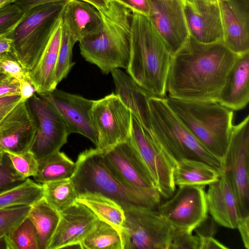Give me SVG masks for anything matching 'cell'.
I'll return each mask as SVG.
<instances>
[{
	"label": "cell",
	"instance_id": "obj_25",
	"mask_svg": "<svg viewBox=\"0 0 249 249\" xmlns=\"http://www.w3.org/2000/svg\"><path fill=\"white\" fill-rule=\"evenodd\" d=\"M221 173L201 161L184 159L177 161L174 180L178 186H205L218 180Z\"/></svg>",
	"mask_w": 249,
	"mask_h": 249
},
{
	"label": "cell",
	"instance_id": "obj_22",
	"mask_svg": "<svg viewBox=\"0 0 249 249\" xmlns=\"http://www.w3.org/2000/svg\"><path fill=\"white\" fill-rule=\"evenodd\" d=\"M249 52L237 56L229 71L217 102L231 110L244 108L249 101Z\"/></svg>",
	"mask_w": 249,
	"mask_h": 249
},
{
	"label": "cell",
	"instance_id": "obj_52",
	"mask_svg": "<svg viewBox=\"0 0 249 249\" xmlns=\"http://www.w3.org/2000/svg\"><path fill=\"white\" fill-rule=\"evenodd\" d=\"M3 74L0 71V76H1V75Z\"/></svg>",
	"mask_w": 249,
	"mask_h": 249
},
{
	"label": "cell",
	"instance_id": "obj_35",
	"mask_svg": "<svg viewBox=\"0 0 249 249\" xmlns=\"http://www.w3.org/2000/svg\"><path fill=\"white\" fill-rule=\"evenodd\" d=\"M16 172L24 178L34 177L38 170V160L30 151L23 153H16L5 151Z\"/></svg>",
	"mask_w": 249,
	"mask_h": 249
},
{
	"label": "cell",
	"instance_id": "obj_19",
	"mask_svg": "<svg viewBox=\"0 0 249 249\" xmlns=\"http://www.w3.org/2000/svg\"><path fill=\"white\" fill-rule=\"evenodd\" d=\"M184 11L192 37L203 43L223 42V30L217 3L185 0Z\"/></svg>",
	"mask_w": 249,
	"mask_h": 249
},
{
	"label": "cell",
	"instance_id": "obj_12",
	"mask_svg": "<svg viewBox=\"0 0 249 249\" xmlns=\"http://www.w3.org/2000/svg\"><path fill=\"white\" fill-rule=\"evenodd\" d=\"M129 140L147 168L161 197L176 191L174 171L177 161L170 157L132 115Z\"/></svg>",
	"mask_w": 249,
	"mask_h": 249
},
{
	"label": "cell",
	"instance_id": "obj_38",
	"mask_svg": "<svg viewBox=\"0 0 249 249\" xmlns=\"http://www.w3.org/2000/svg\"><path fill=\"white\" fill-rule=\"evenodd\" d=\"M26 179L16 172L5 154L0 164V193L19 184Z\"/></svg>",
	"mask_w": 249,
	"mask_h": 249
},
{
	"label": "cell",
	"instance_id": "obj_13",
	"mask_svg": "<svg viewBox=\"0 0 249 249\" xmlns=\"http://www.w3.org/2000/svg\"><path fill=\"white\" fill-rule=\"evenodd\" d=\"M241 217L249 216V116L232 126L225 160Z\"/></svg>",
	"mask_w": 249,
	"mask_h": 249
},
{
	"label": "cell",
	"instance_id": "obj_2",
	"mask_svg": "<svg viewBox=\"0 0 249 249\" xmlns=\"http://www.w3.org/2000/svg\"><path fill=\"white\" fill-rule=\"evenodd\" d=\"M132 13L130 56L126 71L152 95L163 98L172 54L148 17Z\"/></svg>",
	"mask_w": 249,
	"mask_h": 249
},
{
	"label": "cell",
	"instance_id": "obj_34",
	"mask_svg": "<svg viewBox=\"0 0 249 249\" xmlns=\"http://www.w3.org/2000/svg\"><path fill=\"white\" fill-rule=\"evenodd\" d=\"M31 206L18 205L0 209V237L7 235L24 220Z\"/></svg>",
	"mask_w": 249,
	"mask_h": 249
},
{
	"label": "cell",
	"instance_id": "obj_14",
	"mask_svg": "<svg viewBox=\"0 0 249 249\" xmlns=\"http://www.w3.org/2000/svg\"><path fill=\"white\" fill-rule=\"evenodd\" d=\"M205 186L181 185L158 212L174 229L192 232L208 216Z\"/></svg>",
	"mask_w": 249,
	"mask_h": 249
},
{
	"label": "cell",
	"instance_id": "obj_46",
	"mask_svg": "<svg viewBox=\"0 0 249 249\" xmlns=\"http://www.w3.org/2000/svg\"><path fill=\"white\" fill-rule=\"evenodd\" d=\"M63 0H14V3L19 6L25 12L40 5Z\"/></svg>",
	"mask_w": 249,
	"mask_h": 249
},
{
	"label": "cell",
	"instance_id": "obj_23",
	"mask_svg": "<svg viewBox=\"0 0 249 249\" xmlns=\"http://www.w3.org/2000/svg\"><path fill=\"white\" fill-rule=\"evenodd\" d=\"M61 18L63 25L74 44L96 34L103 24L99 12L81 0H70L62 12Z\"/></svg>",
	"mask_w": 249,
	"mask_h": 249
},
{
	"label": "cell",
	"instance_id": "obj_15",
	"mask_svg": "<svg viewBox=\"0 0 249 249\" xmlns=\"http://www.w3.org/2000/svg\"><path fill=\"white\" fill-rule=\"evenodd\" d=\"M148 18L172 55L185 43L190 34L183 0H148Z\"/></svg>",
	"mask_w": 249,
	"mask_h": 249
},
{
	"label": "cell",
	"instance_id": "obj_43",
	"mask_svg": "<svg viewBox=\"0 0 249 249\" xmlns=\"http://www.w3.org/2000/svg\"><path fill=\"white\" fill-rule=\"evenodd\" d=\"M129 8L132 12L148 16L149 6L148 0H115Z\"/></svg>",
	"mask_w": 249,
	"mask_h": 249
},
{
	"label": "cell",
	"instance_id": "obj_48",
	"mask_svg": "<svg viewBox=\"0 0 249 249\" xmlns=\"http://www.w3.org/2000/svg\"><path fill=\"white\" fill-rule=\"evenodd\" d=\"M12 40L10 38L0 36V55L8 52L12 50Z\"/></svg>",
	"mask_w": 249,
	"mask_h": 249
},
{
	"label": "cell",
	"instance_id": "obj_18",
	"mask_svg": "<svg viewBox=\"0 0 249 249\" xmlns=\"http://www.w3.org/2000/svg\"><path fill=\"white\" fill-rule=\"evenodd\" d=\"M223 42L235 54L249 52V0H217Z\"/></svg>",
	"mask_w": 249,
	"mask_h": 249
},
{
	"label": "cell",
	"instance_id": "obj_8",
	"mask_svg": "<svg viewBox=\"0 0 249 249\" xmlns=\"http://www.w3.org/2000/svg\"><path fill=\"white\" fill-rule=\"evenodd\" d=\"M123 249H169L173 228L158 212L143 207L124 211Z\"/></svg>",
	"mask_w": 249,
	"mask_h": 249
},
{
	"label": "cell",
	"instance_id": "obj_47",
	"mask_svg": "<svg viewBox=\"0 0 249 249\" xmlns=\"http://www.w3.org/2000/svg\"><path fill=\"white\" fill-rule=\"evenodd\" d=\"M198 237V249H227L228 247L216 240L214 237L204 238Z\"/></svg>",
	"mask_w": 249,
	"mask_h": 249
},
{
	"label": "cell",
	"instance_id": "obj_28",
	"mask_svg": "<svg viewBox=\"0 0 249 249\" xmlns=\"http://www.w3.org/2000/svg\"><path fill=\"white\" fill-rule=\"evenodd\" d=\"M38 166L34 180L40 184L71 178L76 169V163L60 151L38 160Z\"/></svg>",
	"mask_w": 249,
	"mask_h": 249
},
{
	"label": "cell",
	"instance_id": "obj_50",
	"mask_svg": "<svg viewBox=\"0 0 249 249\" xmlns=\"http://www.w3.org/2000/svg\"><path fill=\"white\" fill-rule=\"evenodd\" d=\"M14 0H0V9L14 3Z\"/></svg>",
	"mask_w": 249,
	"mask_h": 249
},
{
	"label": "cell",
	"instance_id": "obj_16",
	"mask_svg": "<svg viewBox=\"0 0 249 249\" xmlns=\"http://www.w3.org/2000/svg\"><path fill=\"white\" fill-rule=\"evenodd\" d=\"M39 95L48 100L56 108L63 119L70 135L81 134L97 146L98 135L90 117L93 100L56 88L51 92Z\"/></svg>",
	"mask_w": 249,
	"mask_h": 249
},
{
	"label": "cell",
	"instance_id": "obj_44",
	"mask_svg": "<svg viewBox=\"0 0 249 249\" xmlns=\"http://www.w3.org/2000/svg\"><path fill=\"white\" fill-rule=\"evenodd\" d=\"M236 228L239 230L244 247L249 249V216L241 217Z\"/></svg>",
	"mask_w": 249,
	"mask_h": 249
},
{
	"label": "cell",
	"instance_id": "obj_21",
	"mask_svg": "<svg viewBox=\"0 0 249 249\" xmlns=\"http://www.w3.org/2000/svg\"><path fill=\"white\" fill-rule=\"evenodd\" d=\"M209 185L206 197L212 217L221 226L236 228L241 214L228 173L223 172L218 180Z\"/></svg>",
	"mask_w": 249,
	"mask_h": 249
},
{
	"label": "cell",
	"instance_id": "obj_49",
	"mask_svg": "<svg viewBox=\"0 0 249 249\" xmlns=\"http://www.w3.org/2000/svg\"><path fill=\"white\" fill-rule=\"evenodd\" d=\"M92 6L98 11L106 8L111 0H81Z\"/></svg>",
	"mask_w": 249,
	"mask_h": 249
},
{
	"label": "cell",
	"instance_id": "obj_37",
	"mask_svg": "<svg viewBox=\"0 0 249 249\" xmlns=\"http://www.w3.org/2000/svg\"><path fill=\"white\" fill-rule=\"evenodd\" d=\"M0 71L4 74L16 79L19 82L29 79V71L11 52L0 55Z\"/></svg>",
	"mask_w": 249,
	"mask_h": 249
},
{
	"label": "cell",
	"instance_id": "obj_26",
	"mask_svg": "<svg viewBox=\"0 0 249 249\" xmlns=\"http://www.w3.org/2000/svg\"><path fill=\"white\" fill-rule=\"evenodd\" d=\"M77 201L87 206L97 217L121 231L124 211L117 202L97 192H85L78 195Z\"/></svg>",
	"mask_w": 249,
	"mask_h": 249
},
{
	"label": "cell",
	"instance_id": "obj_39",
	"mask_svg": "<svg viewBox=\"0 0 249 249\" xmlns=\"http://www.w3.org/2000/svg\"><path fill=\"white\" fill-rule=\"evenodd\" d=\"M198 249V238L192 232L173 228L169 249Z\"/></svg>",
	"mask_w": 249,
	"mask_h": 249
},
{
	"label": "cell",
	"instance_id": "obj_31",
	"mask_svg": "<svg viewBox=\"0 0 249 249\" xmlns=\"http://www.w3.org/2000/svg\"><path fill=\"white\" fill-rule=\"evenodd\" d=\"M42 185L43 197L59 213L77 201L78 195L71 178L49 182Z\"/></svg>",
	"mask_w": 249,
	"mask_h": 249
},
{
	"label": "cell",
	"instance_id": "obj_1",
	"mask_svg": "<svg viewBox=\"0 0 249 249\" xmlns=\"http://www.w3.org/2000/svg\"><path fill=\"white\" fill-rule=\"evenodd\" d=\"M237 56L223 41L203 43L190 35L172 56L166 85L168 97L217 102Z\"/></svg>",
	"mask_w": 249,
	"mask_h": 249
},
{
	"label": "cell",
	"instance_id": "obj_4",
	"mask_svg": "<svg viewBox=\"0 0 249 249\" xmlns=\"http://www.w3.org/2000/svg\"><path fill=\"white\" fill-rule=\"evenodd\" d=\"M164 99L188 130L225 163L233 126V112L217 102L187 101L169 97Z\"/></svg>",
	"mask_w": 249,
	"mask_h": 249
},
{
	"label": "cell",
	"instance_id": "obj_36",
	"mask_svg": "<svg viewBox=\"0 0 249 249\" xmlns=\"http://www.w3.org/2000/svg\"><path fill=\"white\" fill-rule=\"evenodd\" d=\"M24 14L22 9L15 3L0 9V36H7Z\"/></svg>",
	"mask_w": 249,
	"mask_h": 249
},
{
	"label": "cell",
	"instance_id": "obj_27",
	"mask_svg": "<svg viewBox=\"0 0 249 249\" xmlns=\"http://www.w3.org/2000/svg\"><path fill=\"white\" fill-rule=\"evenodd\" d=\"M60 216L43 197L31 206L28 217L36 228L39 249H48Z\"/></svg>",
	"mask_w": 249,
	"mask_h": 249
},
{
	"label": "cell",
	"instance_id": "obj_5",
	"mask_svg": "<svg viewBox=\"0 0 249 249\" xmlns=\"http://www.w3.org/2000/svg\"><path fill=\"white\" fill-rule=\"evenodd\" d=\"M151 132L149 135L176 161L181 160L201 161L220 173L225 163L211 153L188 130L167 104L164 98H148Z\"/></svg>",
	"mask_w": 249,
	"mask_h": 249
},
{
	"label": "cell",
	"instance_id": "obj_29",
	"mask_svg": "<svg viewBox=\"0 0 249 249\" xmlns=\"http://www.w3.org/2000/svg\"><path fill=\"white\" fill-rule=\"evenodd\" d=\"M43 195L42 184L28 178L19 184L0 193V209L18 205L32 206Z\"/></svg>",
	"mask_w": 249,
	"mask_h": 249
},
{
	"label": "cell",
	"instance_id": "obj_40",
	"mask_svg": "<svg viewBox=\"0 0 249 249\" xmlns=\"http://www.w3.org/2000/svg\"><path fill=\"white\" fill-rule=\"evenodd\" d=\"M20 95L19 83L15 78L2 74L0 76V97Z\"/></svg>",
	"mask_w": 249,
	"mask_h": 249
},
{
	"label": "cell",
	"instance_id": "obj_51",
	"mask_svg": "<svg viewBox=\"0 0 249 249\" xmlns=\"http://www.w3.org/2000/svg\"><path fill=\"white\" fill-rule=\"evenodd\" d=\"M185 0H183L184 1ZM201 0V1H203L210 2V3H217V0Z\"/></svg>",
	"mask_w": 249,
	"mask_h": 249
},
{
	"label": "cell",
	"instance_id": "obj_17",
	"mask_svg": "<svg viewBox=\"0 0 249 249\" xmlns=\"http://www.w3.org/2000/svg\"><path fill=\"white\" fill-rule=\"evenodd\" d=\"M36 131L35 121L25 101L20 103L0 122V164L5 151L30 150Z\"/></svg>",
	"mask_w": 249,
	"mask_h": 249
},
{
	"label": "cell",
	"instance_id": "obj_32",
	"mask_svg": "<svg viewBox=\"0 0 249 249\" xmlns=\"http://www.w3.org/2000/svg\"><path fill=\"white\" fill-rule=\"evenodd\" d=\"M4 238L7 249H39L36 228L28 216Z\"/></svg>",
	"mask_w": 249,
	"mask_h": 249
},
{
	"label": "cell",
	"instance_id": "obj_10",
	"mask_svg": "<svg viewBox=\"0 0 249 249\" xmlns=\"http://www.w3.org/2000/svg\"><path fill=\"white\" fill-rule=\"evenodd\" d=\"M26 104L36 124V131L30 148L37 160L60 151L70 134L61 116L48 100L37 93Z\"/></svg>",
	"mask_w": 249,
	"mask_h": 249
},
{
	"label": "cell",
	"instance_id": "obj_9",
	"mask_svg": "<svg viewBox=\"0 0 249 249\" xmlns=\"http://www.w3.org/2000/svg\"><path fill=\"white\" fill-rule=\"evenodd\" d=\"M90 117L98 135L96 147L102 152L129 139L132 114L115 93L94 100Z\"/></svg>",
	"mask_w": 249,
	"mask_h": 249
},
{
	"label": "cell",
	"instance_id": "obj_11",
	"mask_svg": "<svg viewBox=\"0 0 249 249\" xmlns=\"http://www.w3.org/2000/svg\"><path fill=\"white\" fill-rule=\"evenodd\" d=\"M103 154L107 166L120 180L146 197L156 207L159 205L161 196L129 139Z\"/></svg>",
	"mask_w": 249,
	"mask_h": 249
},
{
	"label": "cell",
	"instance_id": "obj_6",
	"mask_svg": "<svg viewBox=\"0 0 249 249\" xmlns=\"http://www.w3.org/2000/svg\"><path fill=\"white\" fill-rule=\"evenodd\" d=\"M71 178L77 195L97 192L117 202L126 211L134 207L154 209L155 205L146 197L120 180L106 164L103 152L90 148L81 152Z\"/></svg>",
	"mask_w": 249,
	"mask_h": 249
},
{
	"label": "cell",
	"instance_id": "obj_7",
	"mask_svg": "<svg viewBox=\"0 0 249 249\" xmlns=\"http://www.w3.org/2000/svg\"><path fill=\"white\" fill-rule=\"evenodd\" d=\"M69 0L40 5L25 12L6 36L12 40L11 53L28 71L37 62Z\"/></svg>",
	"mask_w": 249,
	"mask_h": 249
},
{
	"label": "cell",
	"instance_id": "obj_41",
	"mask_svg": "<svg viewBox=\"0 0 249 249\" xmlns=\"http://www.w3.org/2000/svg\"><path fill=\"white\" fill-rule=\"evenodd\" d=\"M22 102L24 101L21 99L20 95H10L0 97V122Z\"/></svg>",
	"mask_w": 249,
	"mask_h": 249
},
{
	"label": "cell",
	"instance_id": "obj_24",
	"mask_svg": "<svg viewBox=\"0 0 249 249\" xmlns=\"http://www.w3.org/2000/svg\"><path fill=\"white\" fill-rule=\"evenodd\" d=\"M62 30V18L56 27L37 62L29 71V78L36 93L45 94L56 88L55 70Z\"/></svg>",
	"mask_w": 249,
	"mask_h": 249
},
{
	"label": "cell",
	"instance_id": "obj_30",
	"mask_svg": "<svg viewBox=\"0 0 249 249\" xmlns=\"http://www.w3.org/2000/svg\"><path fill=\"white\" fill-rule=\"evenodd\" d=\"M81 243L83 249H123L120 231L99 219Z\"/></svg>",
	"mask_w": 249,
	"mask_h": 249
},
{
	"label": "cell",
	"instance_id": "obj_20",
	"mask_svg": "<svg viewBox=\"0 0 249 249\" xmlns=\"http://www.w3.org/2000/svg\"><path fill=\"white\" fill-rule=\"evenodd\" d=\"M60 215L47 249H63L72 243L81 242L98 220L87 206L77 201Z\"/></svg>",
	"mask_w": 249,
	"mask_h": 249
},
{
	"label": "cell",
	"instance_id": "obj_3",
	"mask_svg": "<svg viewBox=\"0 0 249 249\" xmlns=\"http://www.w3.org/2000/svg\"><path fill=\"white\" fill-rule=\"evenodd\" d=\"M103 24L99 32L79 41L80 53L105 74L126 69L130 56L132 11L115 0L99 11Z\"/></svg>",
	"mask_w": 249,
	"mask_h": 249
},
{
	"label": "cell",
	"instance_id": "obj_42",
	"mask_svg": "<svg viewBox=\"0 0 249 249\" xmlns=\"http://www.w3.org/2000/svg\"><path fill=\"white\" fill-rule=\"evenodd\" d=\"M216 222L212 217H207L195 230L196 235L204 238L213 237L216 231Z\"/></svg>",
	"mask_w": 249,
	"mask_h": 249
},
{
	"label": "cell",
	"instance_id": "obj_45",
	"mask_svg": "<svg viewBox=\"0 0 249 249\" xmlns=\"http://www.w3.org/2000/svg\"><path fill=\"white\" fill-rule=\"evenodd\" d=\"M19 83L20 95L22 101H26L36 93V89L29 79L21 81Z\"/></svg>",
	"mask_w": 249,
	"mask_h": 249
},
{
	"label": "cell",
	"instance_id": "obj_33",
	"mask_svg": "<svg viewBox=\"0 0 249 249\" xmlns=\"http://www.w3.org/2000/svg\"><path fill=\"white\" fill-rule=\"evenodd\" d=\"M74 45L67 29L62 24L61 40L55 70L58 83L67 76L75 64V62L72 61Z\"/></svg>",
	"mask_w": 249,
	"mask_h": 249
}]
</instances>
